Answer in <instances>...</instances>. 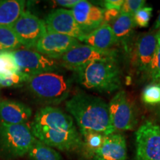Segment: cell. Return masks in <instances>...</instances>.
<instances>
[{
  "label": "cell",
  "instance_id": "8992f818",
  "mask_svg": "<svg viewBox=\"0 0 160 160\" xmlns=\"http://www.w3.org/2000/svg\"><path fill=\"white\" fill-rule=\"evenodd\" d=\"M22 46L26 49L35 48L39 40L47 33L44 20L25 11L11 25Z\"/></svg>",
  "mask_w": 160,
  "mask_h": 160
},
{
  "label": "cell",
  "instance_id": "4fadbf2b",
  "mask_svg": "<svg viewBox=\"0 0 160 160\" xmlns=\"http://www.w3.org/2000/svg\"><path fill=\"white\" fill-rule=\"evenodd\" d=\"M47 31L67 35L82 41L85 34L76 22L71 10L57 9L49 13L45 21Z\"/></svg>",
  "mask_w": 160,
  "mask_h": 160
},
{
  "label": "cell",
  "instance_id": "e0dca14e",
  "mask_svg": "<svg viewBox=\"0 0 160 160\" xmlns=\"http://www.w3.org/2000/svg\"><path fill=\"white\" fill-rule=\"evenodd\" d=\"M95 157L104 160H127L128 151L125 137L115 133L105 136Z\"/></svg>",
  "mask_w": 160,
  "mask_h": 160
},
{
  "label": "cell",
  "instance_id": "4316f807",
  "mask_svg": "<svg viewBox=\"0 0 160 160\" xmlns=\"http://www.w3.org/2000/svg\"><path fill=\"white\" fill-rule=\"evenodd\" d=\"M153 8L151 7H143L139 9L133 16L136 26L139 28H146L148 26L152 16Z\"/></svg>",
  "mask_w": 160,
  "mask_h": 160
},
{
  "label": "cell",
  "instance_id": "ffe728a7",
  "mask_svg": "<svg viewBox=\"0 0 160 160\" xmlns=\"http://www.w3.org/2000/svg\"><path fill=\"white\" fill-rule=\"evenodd\" d=\"M25 2L0 0V25H12L25 11Z\"/></svg>",
  "mask_w": 160,
  "mask_h": 160
},
{
  "label": "cell",
  "instance_id": "ac0fdd59",
  "mask_svg": "<svg viewBox=\"0 0 160 160\" xmlns=\"http://www.w3.org/2000/svg\"><path fill=\"white\" fill-rule=\"evenodd\" d=\"M82 41L86 45L105 52L113 51V46L117 45L111 26L108 24H102L95 31L85 35Z\"/></svg>",
  "mask_w": 160,
  "mask_h": 160
},
{
  "label": "cell",
  "instance_id": "d6a6232c",
  "mask_svg": "<svg viewBox=\"0 0 160 160\" xmlns=\"http://www.w3.org/2000/svg\"><path fill=\"white\" fill-rule=\"evenodd\" d=\"M154 27H155L156 29H159L160 28V14L159 16V17H158V19H157V22H156Z\"/></svg>",
  "mask_w": 160,
  "mask_h": 160
},
{
  "label": "cell",
  "instance_id": "603a6c76",
  "mask_svg": "<svg viewBox=\"0 0 160 160\" xmlns=\"http://www.w3.org/2000/svg\"><path fill=\"white\" fill-rule=\"evenodd\" d=\"M21 46L11 25H0V51H14Z\"/></svg>",
  "mask_w": 160,
  "mask_h": 160
},
{
  "label": "cell",
  "instance_id": "1f68e13d",
  "mask_svg": "<svg viewBox=\"0 0 160 160\" xmlns=\"http://www.w3.org/2000/svg\"><path fill=\"white\" fill-rule=\"evenodd\" d=\"M79 1L80 0H57L54 2L60 6L72 9Z\"/></svg>",
  "mask_w": 160,
  "mask_h": 160
},
{
  "label": "cell",
  "instance_id": "9a60e30c",
  "mask_svg": "<svg viewBox=\"0 0 160 160\" xmlns=\"http://www.w3.org/2000/svg\"><path fill=\"white\" fill-rule=\"evenodd\" d=\"M33 122L57 131H77L73 118L61 109L52 106H46L39 109L36 113Z\"/></svg>",
  "mask_w": 160,
  "mask_h": 160
},
{
  "label": "cell",
  "instance_id": "f1b7e54d",
  "mask_svg": "<svg viewBox=\"0 0 160 160\" xmlns=\"http://www.w3.org/2000/svg\"><path fill=\"white\" fill-rule=\"evenodd\" d=\"M29 77L19 71L8 77L0 79V87H13L26 82Z\"/></svg>",
  "mask_w": 160,
  "mask_h": 160
},
{
  "label": "cell",
  "instance_id": "7402d4cb",
  "mask_svg": "<svg viewBox=\"0 0 160 160\" xmlns=\"http://www.w3.org/2000/svg\"><path fill=\"white\" fill-rule=\"evenodd\" d=\"M28 154L31 160H62L55 149L38 139H36Z\"/></svg>",
  "mask_w": 160,
  "mask_h": 160
},
{
  "label": "cell",
  "instance_id": "9c48e42d",
  "mask_svg": "<svg viewBox=\"0 0 160 160\" xmlns=\"http://www.w3.org/2000/svg\"><path fill=\"white\" fill-rule=\"evenodd\" d=\"M19 71L31 77L47 72H55L57 69L56 60L50 59L37 51L30 49H18L12 51Z\"/></svg>",
  "mask_w": 160,
  "mask_h": 160
},
{
  "label": "cell",
  "instance_id": "30bf717a",
  "mask_svg": "<svg viewBox=\"0 0 160 160\" xmlns=\"http://www.w3.org/2000/svg\"><path fill=\"white\" fill-rule=\"evenodd\" d=\"M108 108L110 119L115 131L135 128L137 125V117L125 91L118 92L109 102Z\"/></svg>",
  "mask_w": 160,
  "mask_h": 160
},
{
  "label": "cell",
  "instance_id": "5b68a950",
  "mask_svg": "<svg viewBox=\"0 0 160 160\" xmlns=\"http://www.w3.org/2000/svg\"><path fill=\"white\" fill-rule=\"evenodd\" d=\"M30 127L36 139L53 148L70 152L82 150V139L77 131H57L33 122L31 123Z\"/></svg>",
  "mask_w": 160,
  "mask_h": 160
},
{
  "label": "cell",
  "instance_id": "484cf974",
  "mask_svg": "<svg viewBox=\"0 0 160 160\" xmlns=\"http://www.w3.org/2000/svg\"><path fill=\"white\" fill-rule=\"evenodd\" d=\"M157 45L148 71V74L154 82L160 79V28L157 33Z\"/></svg>",
  "mask_w": 160,
  "mask_h": 160
},
{
  "label": "cell",
  "instance_id": "52a82bcc",
  "mask_svg": "<svg viewBox=\"0 0 160 160\" xmlns=\"http://www.w3.org/2000/svg\"><path fill=\"white\" fill-rule=\"evenodd\" d=\"M135 160H160V127L146 122L136 133Z\"/></svg>",
  "mask_w": 160,
  "mask_h": 160
},
{
  "label": "cell",
  "instance_id": "d590c367",
  "mask_svg": "<svg viewBox=\"0 0 160 160\" xmlns=\"http://www.w3.org/2000/svg\"><path fill=\"white\" fill-rule=\"evenodd\" d=\"M156 83H157V84H159V85H160V79H159V81H158V82H156Z\"/></svg>",
  "mask_w": 160,
  "mask_h": 160
},
{
  "label": "cell",
  "instance_id": "ba28073f",
  "mask_svg": "<svg viewBox=\"0 0 160 160\" xmlns=\"http://www.w3.org/2000/svg\"><path fill=\"white\" fill-rule=\"evenodd\" d=\"M117 53L115 50L105 52L90 45L79 44L65 53L60 59L64 68L77 72L94 61L117 59Z\"/></svg>",
  "mask_w": 160,
  "mask_h": 160
},
{
  "label": "cell",
  "instance_id": "7c38bea8",
  "mask_svg": "<svg viewBox=\"0 0 160 160\" xmlns=\"http://www.w3.org/2000/svg\"><path fill=\"white\" fill-rule=\"evenodd\" d=\"M79 44V40L73 37L47 31L39 40L34 48L38 53L55 60L61 59L65 53Z\"/></svg>",
  "mask_w": 160,
  "mask_h": 160
},
{
  "label": "cell",
  "instance_id": "f546056e",
  "mask_svg": "<svg viewBox=\"0 0 160 160\" xmlns=\"http://www.w3.org/2000/svg\"><path fill=\"white\" fill-rule=\"evenodd\" d=\"M119 15L120 11H118V10H105L103 24H108L111 25Z\"/></svg>",
  "mask_w": 160,
  "mask_h": 160
},
{
  "label": "cell",
  "instance_id": "3957f363",
  "mask_svg": "<svg viewBox=\"0 0 160 160\" xmlns=\"http://www.w3.org/2000/svg\"><path fill=\"white\" fill-rule=\"evenodd\" d=\"M25 83L34 97L50 104L63 102L68 97L71 91L69 80L65 76L55 72L31 76Z\"/></svg>",
  "mask_w": 160,
  "mask_h": 160
},
{
  "label": "cell",
  "instance_id": "cb8c5ba5",
  "mask_svg": "<svg viewBox=\"0 0 160 160\" xmlns=\"http://www.w3.org/2000/svg\"><path fill=\"white\" fill-rule=\"evenodd\" d=\"M19 71L12 52L0 51V79L8 77Z\"/></svg>",
  "mask_w": 160,
  "mask_h": 160
},
{
  "label": "cell",
  "instance_id": "83f0119b",
  "mask_svg": "<svg viewBox=\"0 0 160 160\" xmlns=\"http://www.w3.org/2000/svg\"><path fill=\"white\" fill-rule=\"evenodd\" d=\"M145 1L144 0H126L124 1L120 13H126L133 17L137 12L144 7Z\"/></svg>",
  "mask_w": 160,
  "mask_h": 160
},
{
  "label": "cell",
  "instance_id": "277c9868",
  "mask_svg": "<svg viewBox=\"0 0 160 160\" xmlns=\"http://www.w3.org/2000/svg\"><path fill=\"white\" fill-rule=\"evenodd\" d=\"M36 139L28 124L0 123V152L5 158L14 159L26 155Z\"/></svg>",
  "mask_w": 160,
  "mask_h": 160
},
{
  "label": "cell",
  "instance_id": "d4e9b609",
  "mask_svg": "<svg viewBox=\"0 0 160 160\" xmlns=\"http://www.w3.org/2000/svg\"><path fill=\"white\" fill-rule=\"evenodd\" d=\"M142 100L146 105H159L160 85L159 84L154 82L146 86L142 93Z\"/></svg>",
  "mask_w": 160,
  "mask_h": 160
},
{
  "label": "cell",
  "instance_id": "44dd1931",
  "mask_svg": "<svg viewBox=\"0 0 160 160\" xmlns=\"http://www.w3.org/2000/svg\"><path fill=\"white\" fill-rule=\"evenodd\" d=\"M80 133L83 137L82 151L86 157L91 159H93L102 145L105 136L89 131H82Z\"/></svg>",
  "mask_w": 160,
  "mask_h": 160
},
{
  "label": "cell",
  "instance_id": "4dcf8cb0",
  "mask_svg": "<svg viewBox=\"0 0 160 160\" xmlns=\"http://www.w3.org/2000/svg\"><path fill=\"white\" fill-rule=\"evenodd\" d=\"M123 0H105L102 2V5L104 6L105 10H121L123 5Z\"/></svg>",
  "mask_w": 160,
  "mask_h": 160
},
{
  "label": "cell",
  "instance_id": "2e32d148",
  "mask_svg": "<svg viewBox=\"0 0 160 160\" xmlns=\"http://www.w3.org/2000/svg\"><path fill=\"white\" fill-rule=\"evenodd\" d=\"M31 116V108L25 104L13 100L0 102V123L27 124Z\"/></svg>",
  "mask_w": 160,
  "mask_h": 160
},
{
  "label": "cell",
  "instance_id": "836d02e7",
  "mask_svg": "<svg viewBox=\"0 0 160 160\" xmlns=\"http://www.w3.org/2000/svg\"><path fill=\"white\" fill-rule=\"evenodd\" d=\"M157 117H158V119L159 120L160 122V108L159 109H158V111L157 112Z\"/></svg>",
  "mask_w": 160,
  "mask_h": 160
},
{
  "label": "cell",
  "instance_id": "d6986e66",
  "mask_svg": "<svg viewBox=\"0 0 160 160\" xmlns=\"http://www.w3.org/2000/svg\"><path fill=\"white\" fill-rule=\"evenodd\" d=\"M118 45H121L126 51L131 50V40L136 27L133 17L121 13L111 25Z\"/></svg>",
  "mask_w": 160,
  "mask_h": 160
},
{
  "label": "cell",
  "instance_id": "5bb4252c",
  "mask_svg": "<svg viewBox=\"0 0 160 160\" xmlns=\"http://www.w3.org/2000/svg\"><path fill=\"white\" fill-rule=\"evenodd\" d=\"M71 11L78 25L85 35L95 31L103 24L105 10L88 1L80 0Z\"/></svg>",
  "mask_w": 160,
  "mask_h": 160
},
{
  "label": "cell",
  "instance_id": "8fae6325",
  "mask_svg": "<svg viewBox=\"0 0 160 160\" xmlns=\"http://www.w3.org/2000/svg\"><path fill=\"white\" fill-rule=\"evenodd\" d=\"M157 45V33L148 32L137 38L130 50L131 65L138 71L148 72L154 56Z\"/></svg>",
  "mask_w": 160,
  "mask_h": 160
},
{
  "label": "cell",
  "instance_id": "e575fe53",
  "mask_svg": "<svg viewBox=\"0 0 160 160\" xmlns=\"http://www.w3.org/2000/svg\"><path fill=\"white\" fill-rule=\"evenodd\" d=\"M91 160H104V159H99V158L98 157H93V159H91Z\"/></svg>",
  "mask_w": 160,
  "mask_h": 160
},
{
  "label": "cell",
  "instance_id": "6da1fadb",
  "mask_svg": "<svg viewBox=\"0 0 160 160\" xmlns=\"http://www.w3.org/2000/svg\"><path fill=\"white\" fill-rule=\"evenodd\" d=\"M65 108L75 119L80 131H93L105 136L115 133L110 119L108 104L101 98L79 93L66 102Z\"/></svg>",
  "mask_w": 160,
  "mask_h": 160
},
{
  "label": "cell",
  "instance_id": "7a4b0ae2",
  "mask_svg": "<svg viewBox=\"0 0 160 160\" xmlns=\"http://www.w3.org/2000/svg\"><path fill=\"white\" fill-rule=\"evenodd\" d=\"M76 73L79 82L88 90L111 93L121 88V72L117 59L94 61Z\"/></svg>",
  "mask_w": 160,
  "mask_h": 160
}]
</instances>
